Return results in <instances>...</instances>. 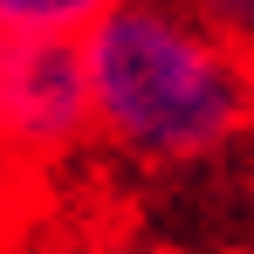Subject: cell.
Masks as SVG:
<instances>
[{
  "label": "cell",
  "mask_w": 254,
  "mask_h": 254,
  "mask_svg": "<svg viewBox=\"0 0 254 254\" xmlns=\"http://www.w3.org/2000/svg\"><path fill=\"white\" fill-rule=\"evenodd\" d=\"M76 42L89 130L130 165H199L254 117L248 48L199 0H117Z\"/></svg>",
  "instance_id": "6da1fadb"
},
{
  "label": "cell",
  "mask_w": 254,
  "mask_h": 254,
  "mask_svg": "<svg viewBox=\"0 0 254 254\" xmlns=\"http://www.w3.org/2000/svg\"><path fill=\"white\" fill-rule=\"evenodd\" d=\"M199 7H206V14H213L241 48H254V0H199Z\"/></svg>",
  "instance_id": "277c9868"
},
{
  "label": "cell",
  "mask_w": 254,
  "mask_h": 254,
  "mask_svg": "<svg viewBox=\"0 0 254 254\" xmlns=\"http://www.w3.org/2000/svg\"><path fill=\"white\" fill-rule=\"evenodd\" d=\"M89 254H124V248H89Z\"/></svg>",
  "instance_id": "5b68a950"
},
{
  "label": "cell",
  "mask_w": 254,
  "mask_h": 254,
  "mask_svg": "<svg viewBox=\"0 0 254 254\" xmlns=\"http://www.w3.org/2000/svg\"><path fill=\"white\" fill-rule=\"evenodd\" d=\"M248 96H254V62H248Z\"/></svg>",
  "instance_id": "8992f818"
},
{
  "label": "cell",
  "mask_w": 254,
  "mask_h": 254,
  "mask_svg": "<svg viewBox=\"0 0 254 254\" xmlns=\"http://www.w3.org/2000/svg\"><path fill=\"white\" fill-rule=\"evenodd\" d=\"M89 137L83 42L48 28H0V158L42 172Z\"/></svg>",
  "instance_id": "7a4b0ae2"
},
{
  "label": "cell",
  "mask_w": 254,
  "mask_h": 254,
  "mask_svg": "<svg viewBox=\"0 0 254 254\" xmlns=\"http://www.w3.org/2000/svg\"><path fill=\"white\" fill-rule=\"evenodd\" d=\"M117 0H0V28H48V35H83L89 21Z\"/></svg>",
  "instance_id": "3957f363"
}]
</instances>
